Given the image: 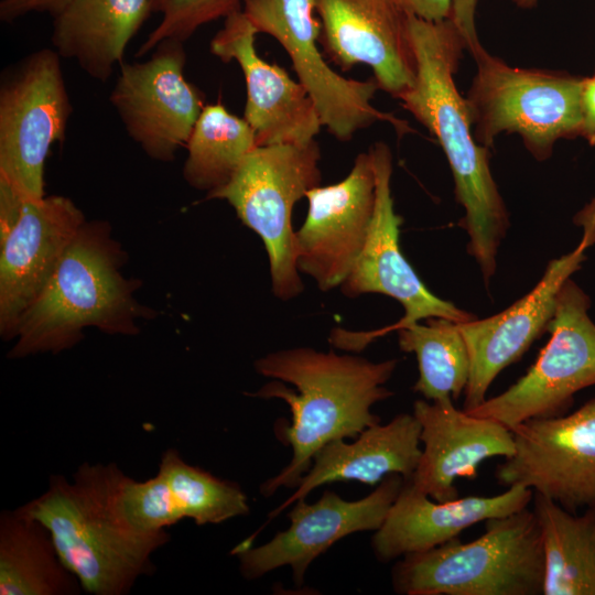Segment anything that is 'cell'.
I'll use <instances>...</instances> for the list:
<instances>
[{
    "label": "cell",
    "mask_w": 595,
    "mask_h": 595,
    "mask_svg": "<svg viewBox=\"0 0 595 595\" xmlns=\"http://www.w3.org/2000/svg\"><path fill=\"white\" fill-rule=\"evenodd\" d=\"M409 31L416 75L398 99L444 151L456 201L465 210L461 225L469 237L467 250L488 285L509 216L489 167L488 148L475 140L466 99L454 82L466 41L451 18L429 22L410 13Z\"/></svg>",
    "instance_id": "obj_1"
},
{
    "label": "cell",
    "mask_w": 595,
    "mask_h": 595,
    "mask_svg": "<svg viewBox=\"0 0 595 595\" xmlns=\"http://www.w3.org/2000/svg\"><path fill=\"white\" fill-rule=\"evenodd\" d=\"M126 477L115 463H84L72 480L52 475L42 495L18 507L47 528L62 562L93 595L128 594L154 573L152 556L171 540L166 530L141 533L125 520Z\"/></svg>",
    "instance_id": "obj_2"
},
{
    "label": "cell",
    "mask_w": 595,
    "mask_h": 595,
    "mask_svg": "<svg viewBox=\"0 0 595 595\" xmlns=\"http://www.w3.org/2000/svg\"><path fill=\"white\" fill-rule=\"evenodd\" d=\"M398 359L372 363L350 355L293 348L270 353L255 363L264 377L279 381L263 386L253 397L280 398L291 410V425L284 437L292 448L290 463L260 486L263 496L281 487H295L310 469L316 453L327 443L355 439L366 428L380 423L371 407L390 398L385 387Z\"/></svg>",
    "instance_id": "obj_3"
},
{
    "label": "cell",
    "mask_w": 595,
    "mask_h": 595,
    "mask_svg": "<svg viewBox=\"0 0 595 595\" xmlns=\"http://www.w3.org/2000/svg\"><path fill=\"white\" fill-rule=\"evenodd\" d=\"M126 251L105 220L85 221L46 285L23 314L11 359L75 346L84 329L137 335L140 320L155 312L136 299L140 281L126 278Z\"/></svg>",
    "instance_id": "obj_4"
},
{
    "label": "cell",
    "mask_w": 595,
    "mask_h": 595,
    "mask_svg": "<svg viewBox=\"0 0 595 595\" xmlns=\"http://www.w3.org/2000/svg\"><path fill=\"white\" fill-rule=\"evenodd\" d=\"M477 539L454 538L409 553L391 572L402 595H540L545 561L540 527L528 507L485 521Z\"/></svg>",
    "instance_id": "obj_5"
},
{
    "label": "cell",
    "mask_w": 595,
    "mask_h": 595,
    "mask_svg": "<svg viewBox=\"0 0 595 595\" xmlns=\"http://www.w3.org/2000/svg\"><path fill=\"white\" fill-rule=\"evenodd\" d=\"M468 51L477 71L465 99L478 144L489 149L501 132L518 133L544 161L556 141L581 137L583 78L509 66L480 43Z\"/></svg>",
    "instance_id": "obj_6"
},
{
    "label": "cell",
    "mask_w": 595,
    "mask_h": 595,
    "mask_svg": "<svg viewBox=\"0 0 595 595\" xmlns=\"http://www.w3.org/2000/svg\"><path fill=\"white\" fill-rule=\"evenodd\" d=\"M321 150L304 143L259 145L247 154L230 180L206 194L226 201L241 223L263 241L272 291L290 300L303 291L295 251L292 209L306 193L321 185Z\"/></svg>",
    "instance_id": "obj_7"
},
{
    "label": "cell",
    "mask_w": 595,
    "mask_h": 595,
    "mask_svg": "<svg viewBox=\"0 0 595 595\" xmlns=\"http://www.w3.org/2000/svg\"><path fill=\"white\" fill-rule=\"evenodd\" d=\"M61 58L54 48L36 50L0 82V182L26 199L44 196L46 159L73 112Z\"/></svg>",
    "instance_id": "obj_8"
},
{
    "label": "cell",
    "mask_w": 595,
    "mask_h": 595,
    "mask_svg": "<svg viewBox=\"0 0 595 595\" xmlns=\"http://www.w3.org/2000/svg\"><path fill=\"white\" fill-rule=\"evenodd\" d=\"M591 299L571 278L561 286L547 331L551 337L524 376L498 396L466 411L510 431L538 418L566 414L580 390L595 386V323Z\"/></svg>",
    "instance_id": "obj_9"
},
{
    "label": "cell",
    "mask_w": 595,
    "mask_h": 595,
    "mask_svg": "<svg viewBox=\"0 0 595 595\" xmlns=\"http://www.w3.org/2000/svg\"><path fill=\"white\" fill-rule=\"evenodd\" d=\"M368 151L376 176L375 210L364 248L340 288L348 298L365 293L388 295L402 305L404 314L394 324L370 332L333 329L331 344L353 351L361 350L380 336L430 317H444L456 323L477 318L429 291L403 256L399 245L402 218L394 212L391 195V151L383 142L375 143Z\"/></svg>",
    "instance_id": "obj_10"
},
{
    "label": "cell",
    "mask_w": 595,
    "mask_h": 595,
    "mask_svg": "<svg viewBox=\"0 0 595 595\" xmlns=\"http://www.w3.org/2000/svg\"><path fill=\"white\" fill-rule=\"evenodd\" d=\"M241 10L257 33L273 36L289 54L299 82L311 96L323 127L340 141L377 121L398 132L408 126L371 104L379 88L375 78L357 80L336 73L320 51L321 24L314 0H242Z\"/></svg>",
    "instance_id": "obj_11"
},
{
    "label": "cell",
    "mask_w": 595,
    "mask_h": 595,
    "mask_svg": "<svg viewBox=\"0 0 595 595\" xmlns=\"http://www.w3.org/2000/svg\"><path fill=\"white\" fill-rule=\"evenodd\" d=\"M515 451L497 466L507 488L523 486L577 513L595 508V397L570 414L526 420Z\"/></svg>",
    "instance_id": "obj_12"
},
{
    "label": "cell",
    "mask_w": 595,
    "mask_h": 595,
    "mask_svg": "<svg viewBox=\"0 0 595 595\" xmlns=\"http://www.w3.org/2000/svg\"><path fill=\"white\" fill-rule=\"evenodd\" d=\"M184 43L164 40L143 62L121 63L110 104L128 136L153 160L170 162L185 147L204 104L184 75Z\"/></svg>",
    "instance_id": "obj_13"
},
{
    "label": "cell",
    "mask_w": 595,
    "mask_h": 595,
    "mask_svg": "<svg viewBox=\"0 0 595 595\" xmlns=\"http://www.w3.org/2000/svg\"><path fill=\"white\" fill-rule=\"evenodd\" d=\"M576 219L583 226L581 242L571 252L551 260L539 283L528 294L498 314L457 323L470 359L463 410L469 411L482 404L496 377L517 361L548 328L561 286L581 269L586 250L595 244V197Z\"/></svg>",
    "instance_id": "obj_14"
},
{
    "label": "cell",
    "mask_w": 595,
    "mask_h": 595,
    "mask_svg": "<svg viewBox=\"0 0 595 595\" xmlns=\"http://www.w3.org/2000/svg\"><path fill=\"white\" fill-rule=\"evenodd\" d=\"M403 483L402 475L390 474L358 500H345L332 490H325L314 504L298 499L289 512L286 530L260 547H238L234 551L241 575L256 580L288 565L295 585H302L310 564L335 542L381 527Z\"/></svg>",
    "instance_id": "obj_15"
},
{
    "label": "cell",
    "mask_w": 595,
    "mask_h": 595,
    "mask_svg": "<svg viewBox=\"0 0 595 595\" xmlns=\"http://www.w3.org/2000/svg\"><path fill=\"white\" fill-rule=\"evenodd\" d=\"M309 210L295 231L299 271L315 280L322 291L340 286L366 242L376 203L371 155L359 153L340 182L306 193Z\"/></svg>",
    "instance_id": "obj_16"
},
{
    "label": "cell",
    "mask_w": 595,
    "mask_h": 595,
    "mask_svg": "<svg viewBox=\"0 0 595 595\" xmlns=\"http://www.w3.org/2000/svg\"><path fill=\"white\" fill-rule=\"evenodd\" d=\"M320 44L344 71L371 67L378 87L399 98L415 80L409 14L401 0H314Z\"/></svg>",
    "instance_id": "obj_17"
},
{
    "label": "cell",
    "mask_w": 595,
    "mask_h": 595,
    "mask_svg": "<svg viewBox=\"0 0 595 595\" xmlns=\"http://www.w3.org/2000/svg\"><path fill=\"white\" fill-rule=\"evenodd\" d=\"M83 212L61 195L25 199L0 238V335L14 339L19 323L42 292L82 225Z\"/></svg>",
    "instance_id": "obj_18"
},
{
    "label": "cell",
    "mask_w": 595,
    "mask_h": 595,
    "mask_svg": "<svg viewBox=\"0 0 595 595\" xmlns=\"http://www.w3.org/2000/svg\"><path fill=\"white\" fill-rule=\"evenodd\" d=\"M257 34L240 9L225 18L209 50L225 63L235 61L242 71L247 88L244 118L258 147L314 140L323 127L316 106L299 80L258 55Z\"/></svg>",
    "instance_id": "obj_19"
},
{
    "label": "cell",
    "mask_w": 595,
    "mask_h": 595,
    "mask_svg": "<svg viewBox=\"0 0 595 595\" xmlns=\"http://www.w3.org/2000/svg\"><path fill=\"white\" fill-rule=\"evenodd\" d=\"M413 414L421 425L423 448L409 480L436 501L458 498L456 479H474L482 462L506 458L515 451L512 432L506 425L458 410L453 399L416 400Z\"/></svg>",
    "instance_id": "obj_20"
},
{
    "label": "cell",
    "mask_w": 595,
    "mask_h": 595,
    "mask_svg": "<svg viewBox=\"0 0 595 595\" xmlns=\"http://www.w3.org/2000/svg\"><path fill=\"white\" fill-rule=\"evenodd\" d=\"M532 499L531 488L512 486L496 496L436 501L404 479L383 523L372 537V551L381 562L426 551L457 538L473 524L520 511Z\"/></svg>",
    "instance_id": "obj_21"
},
{
    "label": "cell",
    "mask_w": 595,
    "mask_h": 595,
    "mask_svg": "<svg viewBox=\"0 0 595 595\" xmlns=\"http://www.w3.org/2000/svg\"><path fill=\"white\" fill-rule=\"evenodd\" d=\"M420 433L421 425L414 414L400 413L386 424L366 428L353 442L340 439L327 443L314 456L295 493L269 518L328 483L358 480L376 485L390 474L411 478L422 453Z\"/></svg>",
    "instance_id": "obj_22"
},
{
    "label": "cell",
    "mask_w": 595,
    "mask_h": 595,
    "mask_svg": "<svg viewBox=\"0 0 595 595\" xmlns=\"http://www.w3.org/2000/svg\"><path fill=\"white\" fill-rule=\"evenodd\" d=\"M151 12V0H73L54 18L51 42L61 57L105 83Z\"/></svg>",
    "instance_id": "obj_23"
},
{
    "label": "cell",
    "mask_w": 595,
    "mask_h": 595,
    "mask_svg": "<svg viewBox=\"0 0 595 595\" xmlns=\"http://www.w3.org/2000/svg\"><path fill=\"white\" fill-rule=\"evenodd\" d=\"M47 528L18 508L0 513V595H77Z\"/></svg>",
    "instance_id": "obj_24"
},
{
    "label": "cell",
    "mask_w": 595,
    "mask_h": 595,
    "mask_svg": "<svg viewBox=\"0 0 595 595\" xmlns=\"http://www.w3.org/2000/svg\"><path fill=\"white\" fill-rule=\"evenodd\" d=\"M545 561L543 595H595V508L582 515L533 494Z\"/></svg>",
    "instance_id": "obj_25"
},
{
    "label": "cell",
    "mask_w": 595,
    "mask_h": 595,
    "mask_svg": "<svg viewBox=\"0 0 595 595\" xmlns=\"http://www.w3.org/2000/svg\"><path fill=\"white\" fill-rule=\"evenodd\" d=\"M257 147L245 118L219 102L205 105L185 145L183 177L190 186L209 193L225 185Z\"/></svg>",
    "instance_id": "obj_26"
},
{
    "label": "cell",
    "mask_w": 595,
    "mask_h": 595,
    "mask_svg": "<svg viewBox=\"0 0 595 595\" xmlns=\"http://www.w3.org/2000/svg\"><path fill=\"white\" fill-rule=\"evenodd\" d=\"M396 332L401 350L416 356L419 378L413 390L429 401L458 399L468 383L470 359L457 323L430 317Z\"/></svg>",
    "instance_id": "obj_27"
},
{
    "label": "cell",
    "mask_w": 595,
    "mask_h": 595,
    "mask_svg": "<svg viewBox=\"0 0 595 595\" xmlns=\"http://www.w3.org/2000/svg\"><path fill=\"white\" fill-rule=\"evenodd\" d=\"M158 473L167 483L183 518L197 526L249 513L247 496L238 484L186 463L175 448L162 454Z\"/></svg>",
    "instance_id": "obj_28"
},
{
    "label": "cell",
    "mask_w": 595,
    "mask_h": 595,
    "mask_svg": "<svg viewBox=\"0 0 595 595\" xmlns=\"http://www.w3.org/2000/svg\"><path fill=\"white\" fill-rule=\"evenodd\" d=\"M161 20L139 47L137 56L154 50L164 40L185 42L199 28L240 10L242 0H151Z\"/></svg>",
    "instance_id": "obj_29"
},
{
    "label": "cell",
    "mask_w": 595,
    "mask_h": 595,
    "mask_svg": "<svg viewBox=\"0 0 595 595\" xmlns=\"http://www.w3.org/2000/svg\"><path fill=\"white\" fill-rule=\"evenodd\" d=\"M119 506L128 524L141 533L161 532L184 519L160 473L143 482L127 476Z\"/></svg>",
    "instance_id": "obj_30"
},
{
    "label": "cell",
    "mask_w": 595,
    "mask_h": 595,
    "mask_svg": "<svg viewBox=\"0 0 595 595\" xmlns=\"http://www.w3.org/2000/svg\"><path fill=\"white\" fill-rule=\"evenodd\" d=\"M73 0H1L0 20L6 23L15 20L29 13H47L53 18L61 14Z\"/></svg>",
    "instance_id": "obj_31"
},
{
    "label": "cell",
    "mask_w": 595,
    "mask_h": 595,
    "mask_svg": "<svg viewBox=\"0 0 595 595\" xmlns=\"http://www.w3.org/2000/svg\"><path fill=\"white\" fill-rule=\"evenodd\" d=\"M477 0H453L451 19L466 41V48L479 44L475 25Z\"/></svg>",
    "instance_id": "obj_32"
},
{
    "label": "cell",
    "mask_w": 595,
    "mask_h": 595,
    "mask_svg": "<svg viewBox=\"0 0 595 595\" xmlns=\"http://www.w3.org/2000/svg\"><path fill=\"white\" fill-rule=\"evenodd\" d=\"M581 104V137L586 139L591 145H595V75L583 78Z\"/></svg>",
    "instance_id": "obj_33"
},
{
    "label": "cell",
    "mask_w": 595,
    "mask_h": 595,
    "mask_svg": "<svg viewBox=\"0 0 595 595\" xmlns=\"http://www.w3.org/2000/svg\"><path fill=\"white\" fill-rule=\"evenodd\" d=\"M405 9L413 15L439 22L451 17L453 0H401Z\"/></svg>",
    "instance_id": "obj_34"
},
{
    "label": "cell",
    "mask_w": 595,
    "mask_h": 595,
    "mask_svg": "<svg viewBox=\"0 0 595 595\" xmlns=\"http://www.w3.org/2000/svg\"><path fill=\"white\" fill-rule=\"evenodd\" d=\"M512 1L517 7L529 9L534 7L539 0H510Z\"/></svg>",
    "instance_id": "obj_35"
}]
</instances>
